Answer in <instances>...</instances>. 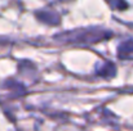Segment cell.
Returning a JSON list of instances; mask_svg holds the SVG:
<instances>
[{
    "instance_id": "1",
    "label": "cell",
    "mask_w": 133,
    "mask_h": 131,
    "mask_svg": "<svg viewBox=\"0 0 133 131\" xmlns=\"http://www.w3.org/2000/svg\"><path fill=\"white\" fill-rule=\"evenodd\" d=\"M110 35H111L110 32H106L99 28H82V30H75V31L61 34L57 37H59L65 43L93 44L106 39Z\"/></svg>"
},
{
    "instance_id": "2",
    "label": "cell",
    "mask_w": 133,
    "mask_h": 131,
    "mask_svg": "<svg viewBox=\"0 0 133 131\" xmlns=\"http://www.w3.org/2000/svg\"><path fill=\"white\" fill-rule=\"evenodd\" d=\"M36 18L45 25L53 26L59 23V16L54 10H39L36 12Z\"/></svg>"
},
{
    "instance_id": "3",
    "label": "cell",
    "mask_w": 133,
    "mask_h": 131,
    "mask_svg": "<svg viewBox=\"0 0 133 131\" xmlns=\"http://www.w3.org/2000/svg\"><path fill=\"white\" fill-rule=\"evenodd\" d=\"M133 53V40H127L119 45L118 48V55L120 58H125Z\"/></svg>"
},
{
    "instance_id": "4",
    "label": "cell",
    "mask_w": 133,
    "mask_h": 131,
    "mask_svg": "<svg viewBox=\"0 0 133 131\" xmlns=\"http://www.w3.org/2000/svg\"><path fill=\"white\" fill-rule=\"evenodd\" d=\"M98 75L103 77H112L115 75V66L112 63H105L101 70H98Z\"/></svg>"
},
{
    "instance_id": "5",
    "label": "cell",
    "mask_w": 133,
    "mask_h": 131,
    "mask_svg": "<svg viewBox=\"0 0 133 131\" xmlns=\"http://www.w3.org/2000/svg\"><path fill=\"white\" fill-rule=\"evenodd\" d=\"M106 1L112 9H118V10H124L128 6V4L124 0H106Z\"/></svg>"
},
{
    "instance_id": "6",
    "label": "cell",
    "mask_w": 133,
    "mask_h": 131,
    "mask_svg": "<svg viewBox=\"0 0 133 131\" xmlns=\"http://www.w3.org/2000/svg\"><path fill=\"white\" fill-rule=\"evenodd\" d=\"M45 1H50L52 3V1H59V0H45Z\"/></svg>"
}]
</instances>
